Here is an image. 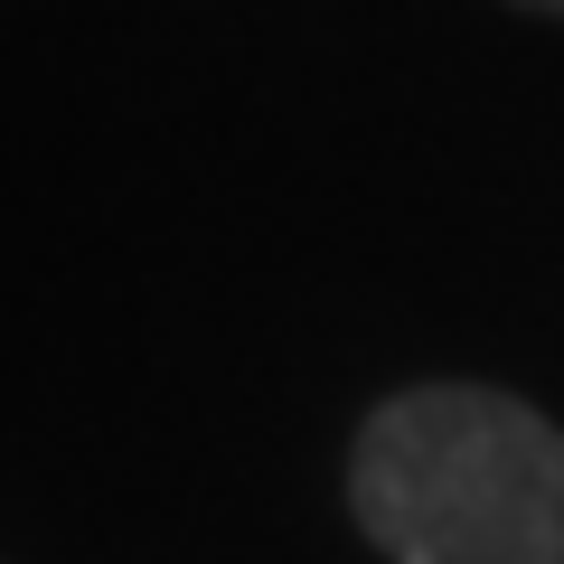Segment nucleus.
<instances>
[{
  "mask_svg": "<svg viewBox=\"0 0 564 564\" xmlns=\"http://www.w3.org/2000/svg\"><path fill=\"white\" fill-rule=\"evenodd\" d=\"M518 10H545V20H564V0H518Z\"/></svg>",
  "mask_w": 564,
  "mask_h": 564,
  "instance_id": "2",
  "label": "nucleus"
},
{
  "mask_svg": "<svg viewBox=\"0 0 564 564\" xmlns=\"http://www.w3.org/2000/svg\"><path fill=\"white\" fill-rule=\"evenodd\" d=\"M348 518L386 564H564V423L470 377L404 386L348 443Z\"/></svg>",
  "mask_w": 564,
  "mask_h": 564,
  "instance_id": "1",
  "label": "nucleus"
}]
</instances>
